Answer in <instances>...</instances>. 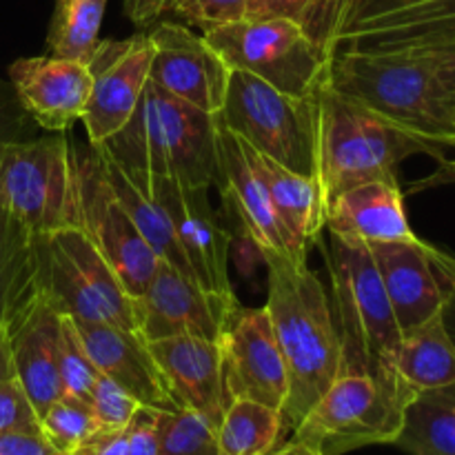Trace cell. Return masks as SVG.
Here are the masks:
<instances>
[{"mask_svg":"<svg viewBox=\"0 0 455 455\" xmlns=\"http://www.w3.org/2000/svg\"><path fill=\"white\" fill-rule=\"evenodd\" d=\"M89 407H92L93 418H96L98 427L107 431H120L127 429L132 418L136 416L138 409L142 407L132 394L109 380L107 376L98 373L93 389L87 398Z\"/></svg>","mask_w":455,"mask_h":455,"instance_id":"e575fe53","label":"cell"},{"mask_svg":"<svg viewBox=\"0 0 455 455\" xmlns=\"http://www.w3.org/2000/svg\"><path fill=\"white\" fill-rule=\"evenodd\" d=\"M129 455H158V411L140 407L127 425Z\"/></svg>","mask_w":455,"mask_h":455,"instance_id":"74e56055","label":"cell"},{"mask_svg":"<svg viewBox=\"0 0 455 455\" xmlns=\"http://www.w3.org/2000/svg\"><path fill=\"white\" fill-rule=\"evenodd\" d=\"M327 83L420 142L440 172L420 187L455 182V120L422 49L342 47L329 60Z\"/></svg>","mask_w":455,"mask_h":455,"instance_id":"6da1fadb","label":"cell"},{"mask_svg":"<svg viewBox=\"0 0 455 455\" xmlns=\"http://www.w3.org/2000/svg\"><path fill=\"white\" fill-rule=\"evenodd\" d=\"M315 180L327 204L369 180H398L404 158L427 154L398 127L338 93L327 78L315 89Z\"/></svg>","mask_w":455,"mask_h":455,"instance_id":"277c9868","label":"cell"},{"mask_svg":"<svg viewBox=\"0 0 455 455\" xmlns=\"http://www.w3.org/2000/svg\"><path fill=\"white\" fill-rule=\"evenodd\" d=\"M327 267L347 371L371 373L391 385H404L395 371L403 331L369 247L331 235Z\"/></svg>","mask_w":455,"mask_h":455,"instance_id":"5b68a950","label":"cell"},{"mask_svg":"<svg viewBox=\"0 0 455 455\" xmlns=\"http://www.w3.org/2000/svg\"><path fill=\"white\" fill-rule=\"evenodd\" d=\"M267 455H320V453L314 451V449H309L307 444L298 443V440L287 438L284 443H280L274 451Z\"/></svg>","mask_w":455,"mask_h":455,"instance_id":"bcb514c9","label":"cell"},{"mask_svg":"<svg viewBox=\"0 0 455 455\" xmlns=\"http://www.w3.org/2000/svg\"><path fill=\"white\" fill-rule=\"evenodd\" d=\"M453 120H455V109H453Z\"/></svg>","mask_w":455,"mask_h":455,"instance_id":"c3c4849f","label":"cell"},{"mask_svg":"<svg viewBox=\"0 0 455 455\" xmlns=\"http://www.w3.org/2000/svg\"><path fill=\"white\" fill-rule=\"evenodd\" d=\"M78 227L114 267L133 300L145 293L160 260L102 176L93 149L74 151Z\"/></svg>","mask_w":455,"mask_h":455,"instance_id":"8fae6325","label":"cell"},{"mask_svg":"<svg viewBox=\"0 0 455 455\" xmlns=\"http://www.w3.org/2000/svg\"><path fill=\"white\" fill-rule=\"evenodd\" d=\"M40 429L38 413L31 407L16 376L0 380V434Z\"/></svg>","mask_w":455,"mask_h":455,"instance_id":"8d00e7d4","label":"cell"},{"mask_svg":"<svg viewBox=\"0 0 455 455\" xmlns=\"http://www.w3.org/2000/svg\"><path fill=\"white\" fill-rule=\"evenodd\" d=\"M136 302V329L147 342L196 336L220 342L238 300L204 289L198 280L160 262Z\"/></svg>","mask_w":455,"mask_h":455,"instance_id":"4fadbf2b","label":"cell"},{"mask_svg":"<svg viewBox=\"0 0 455 455\" xmlns=\"http://www.w3.org/2000/svg\"><path fill=\"white\" fill-rule=\"evenodd\" d=\"M100 147L140 176L218 185L216 116L163 92L151 80L129 123Z\"/></svg>","mask_w":455,"mask_h":455,"instance_id":"3957f363","label":"cell"},{"mask_svg":"<svg viewBox=\"0 0 455 455\" xmlns=\"http://www.w3.org/2000/svg\"><path fill=\"white\" fill-rule=\"evenodd\" d=\"M360 0H249L244 18H291L331 58Z\"/></svg>","mask_w":455,"mask_h":455,"instance_id":"f1b7e54d","label":"cell"},{"mask_svg":"<svg viewBox=\"0 0 455 455\" xmlns=\"http://www.w3.org/2000/svg\"><path fill=\"white\" fill-rule=\"evenodd\" d=\"M158 455H218L216 427L191 409L158 411Z\"/></svg>","mask_w":455,"mask_h":455,"instance_id":"1f68e13d","label":"cell"},{"mask_svg":"<svg viewBox=\"0 0 455 455\" xmlns=\"http://www.w3.org/2000/svg\"><path fill=\"white\" fill-rule=\"evenodd\" d=\"M324 227L331 235L364 244L416 238L398 180H369L347 189L327 204Z\"/></svg>","mask_w":455,"mask_h":455,"instance_id":"603a6c76","label":"cell"},{"mask_svg":"<svg viewBox=\"0 0 455 455\" xmlns=\"http://www.w3.org/2000/svg\"><path fill=\"white\" fill-rule=\"evenodd\" d=\"M136 176L149 187L167 212L194 278L209 291L235 296L229 278V234L222 229L209 203V187L189 185L173 178Z\"/></svg>","mask_w":455,"mask_h":455,"instance_id":"5bb4252c","label":"cell"},{"mask_svg":"<svg viewBox=\"0 0 455 455\" xmlns=\"http://www.w3.org/2000/svg\"><path fill=\"white\" fill-rule=\"evenodd\" d=\"M413 395L409 387L391 385L371 373L345 371L320 395L289 438L320 455H342L369 444H394Z\"/></svg>","mask_w":455,"mask_h":455,"instance_id":"52a82bcc","label":"cell"},{"mask_svg":"<svg viewBox=\"0 0 455 455\" xmlns=\"http://www.w3.org/2000/svg\"><path fill=\"white\" fill-rule=\"evenodd\" d=\"M395 371L413 394L455 382V342L443 311L400 336Z\"/></svg>","mask_w":455,"mask_h":455,"instance_id":"4316f807","label":"cell"},{"mask_svg":"<svg viewBox=\"0 0 455 455\" xmlns=\"http://www.w3.org/2000/svg\"><path fill=\"white\" fill-rule=\"evenodd\" d=\"M69 455H129L127 429H98L92 438L84 440V443Z\"/></svg>","mask_w":455,"mask_h":455,"instance_id":"60d3db41","label":"cell"},{"mask_svg":"<svg viewBox=\"0 0 455 455\" xmlns=\"http://www.w3.org/2000/svg\"><path fill=\"white\" fill-rule=\"evenodd\" d=\"M38 296L36 235L0 209V323L12 329Z\"/></svg>","mask_w":455,"mask_h":455,"instance_id":"484cf974","label":"cell"},{"mask_svg":"<svg viewBox=\"0 0 455 455\" xmlns=\"http://www.w3.org/2000/svg\"><path fill=\"white\" fill-rule=\"evenodd\" d=\"M40 429L62 453L69 455L84 440L92 438L100 427H98L87 400L62 395L40 416Z\"/></svg>","mask_w":455,"mask_h":455,"instance_id":"d6a6232c","label":"cell"},{"mask_svg":"<svg viewBox=\"0 0 455 455\" xmlns=\"http://www.w3.org/2000/svg\"><path fill=\"white\" fill-rule=\"evenodd\" d=\"M218 138V189L225 203L238 213L240 222L247 229L249 238L260 253H280L293 260H305V253L298 251L271 204L265 180L249 158L247 145L235 133H231L216 118Z\"/></svg>","mask_w":455,"mask_h":455,"instance_id":"ac0fdd59","label":"cell"},{"mask_svg":"<svg viewBox=\"0 0 455 455\" xmlns=\"http://www.w3.org/2000/svg\"><path fill=\"white\" fill-rule=\"evenodd\" d=\"M167 4L169 0H132L124 4V9L136 25H151L156 18L167 12Z\"/></svg>","mask_w":455,"mask_h":455,"instance_id":"ee69618b","label":"cell"},{"mask_svg":"<svg viewBox=\"0 0 455 455\" xmlns=\"http://www.w3.org/2000/svg\"><path fill=\"white\" fill-rule=\"evenodd\" d=\"M251 149L289 172L315 178V98H293L265 80L231 69L225 105L216 116Z\"/></svg>","mask_w":455,"mask_h":455,"instance_id":"ba28073f","label":"cell"},{"mask_svg":"<svg viewBox=\"0 0 455 455\" xmlns=\"http://www.w3.org/2000/svg\"><path fill=\"white\" fill-rule=\"evenodd\" d=\"M13 376L12 364V338H9V327L0 323V380Z\"/></svg>","mask_w":455,"mask_h":455,"instance_id":"f6af8a7d","label":"cell"},{"mask_svg":"<svg viewBox=\"0 0 455 455\" xmlns=\"http://www.w3.org/2000/svg\"><path fill=\"white\" fill-rule=\"evenodd\" d=\"M247 151L253 167L258 169V173L265 180L280 225L284 227L298 251L307 253V244L311 240H318L320 231L324 229V220H327L318 180L289 172L287 167L267 158L265 154L251 149L249 145Z\"/></svg>","mask_w":455,"mask_h":455,"instance_id":"d4e9b609","label":"cell"},{"mask_svg":"<svg viewBox=\"0 0 455 455\" xmlns=\"http://www.w3.org/2000/svg\"><path fill=\"white\" fill-rule=\"evenodd\" d=\"M127 3H132V0H124V4H127Z\"/></svg>","mask_w":455,"mask_h":455,"instance_id":"7dc6e473","label":"cell"},{"mask_svg":"<svg viewBox=\"0 0 455 455\" xmlns=\"http://www.w3.org/2000/svg\"><path fill=\"white\" fill-rule=\"evenodd\" d=\"M422 52H427V56L434 62L435 80H438L449 105L455 109V36L429 44V47H422Z\"/></svg>","mask_w":455,"mask_h":455,"instance_id":"ab89813d","label":"cell"},{"mask_svg":"<svg viewBox=\"0 0 455 455\" xmlns=\"http://www.w3.org/2000/svg\"><path fill=\"white\" fill-rule=\"evenodd\" d=\"M0 455H67L62 453L43 429L9 431L0 434Z\"/></svg>","mask_w":455,"mask_h":455,"instance_id":"f35d334b","label":"cell"},{"mask_svg":"<svg viewBox=\"0 0 455 455\" xmlns=\"http://www.w3.org/2000/svg\"><path fill=\"white\" fill-rule=\"evenodd\" d=\"M38 291L58 314L136 329V302L80 227L36 235Z\"/></svg>","mask_w":455,"mask_h":455,"instance_id":"8992f818","label":"cell"},{"mask_svg":"<svg viewBox=\"0 0 455 455\" xmlns=\"http://www.w3.org/2000/svg\"><path fill=\"white\" fill-rule=\"evenodd\" d=\"M249 0H169L167 12L185 18L203 31L247 16Z\"/></svg>","mask_w":455,"mask_h":455,"instance_id":"d590c367","label":"cell"},{"mask_svg":"<svg viewBox=\"0 0 455 455\" xmlns=\"http://www.w3.org/2000/svg\"><path fill=\"white\" fill-rule=\"evenodd\" d=\"M74 324L98 373L123 387L142 407L156 409V411L178 409L160 373L158 363L140 333L109 323L74 320Z\"/></svg>","mask_w":455,"mask_h":455,"instance_id":"44dd1931","label":"cell"},{"mask_svg":"<svg viewBox=\"0 0 455 455\" xmlns=\"http://www.w3.org/2000/svg\"><path fill=\"white\" fill-rule=\"evenodd\" d=\"M434 256L440 271H443L444 280H447V300H444L443 307V320L449 336H451V340L455 342V256L443 251V249L438 247H434Z\"/></svg>","mask_w":455,"mask_h":455,"instance_id":"b9f144b4","label":"cell"},{"mask_svg":"<svg viewBox=\"0 0 455 455\" xmlns=\"http://www.w3.org/2000/svg\"><path fill=\"white\" fill-rule=\"evenodd\" d=\"M58 336L60 314L43 296L9 329L13 376L38 418L65 395L58 373Z\"/></svg>","mask_w":455,"mask_h":455,"instance_id":"7402d4cb","label":"cell"},{"mask_svg":"<svg viewBox=\"0 0 455 455\" xmlns=\"http://www.w3.org/2000/svg\"><path fill=\"white\" fill-rule=\"evenodd\" d=\"M394 444L409 455H455V382L409 400Z\"/></svg>","mask_w":455,"mask_h":455,"instance_id":"83f0119b","label":"cell"},{"mask_svg":"<svg viewBox=\"0 0 455 455\" xmlns=\"http://www.w3.org/2000/svg\"><path fill=\"white\" fill-rule=\"evenodd\" d=\"M400 331L418 327L443 311L447 280L434 256V244L416 238L369 243Z\"/></svg>","mask_w":455,"mask_h":455,"instance_id":"e0dca14e","label":"cell"},{"mask_svg":"<svg viewBox=\"0 0 455 455\" xmlns=\"http://www.w3.org/2000/svg\"><path fill=\"white\" fill-rule=\"evenodd\" d=\"M0 209L34 235L78 227L74 149L67 138L0 142Z\"/></svg>","mask_w":455,"mask_h":455,"instance_id":"30bf717a","label":"cell"},{"mask_svg":"<svg viewBox=\"0 0 455 455\" xmlns=\"http://www.w3.org/2000/svg\"><path fill=\"white\" fill-rule=\"evenodd\" d=\"M16 96L27 114L49 132H65L83 120L93 76L87 62L58 56L20 58L9 67Z\"/></svg>","mask_w":455,"mask_h":455,"instance_id":"d6986e66","label":"cell"},{"mask_svg":"<svg viewBox=\"0 0 455 455\" xmlns=\"http://www.w3.org/2000/svg\"><path fill=\"white\" fill-rule=\"evenodd\" d=\"M151 56L154 47L147 34L100 40L89 60L93 84L83 116L89 145H102L129 123L149 83Z\"/></svg>","mask_w":455,"mask_h":455,"instance_id":"9a60e30c","label":"cell"},{"mask_svg":"<svg viewBox=\"0 0 455 455\" xmlns=\"http://www.w3.org/2000/svg\"><path fill=\"white\" fill-rule=\"evenodd\" d=\"M218 455H267L284 443L283 413L253 400H234L216 429Z\"/></svg>","mask_w":455,"mask_h":455,"instance_id":"f546056e","label":"cell"},{"mask_svg":"<svg viewBox=\"0 0 455 455\" xmlns=\"http://www.w3.org/2000/svg\"><path fill=\"white\" fill-rule=\"evenodd\" d=\"M107 0H56L49 22V53L87 62L100 44V25Z\"/></svg>","mask_w":455,"mask_h":455,"instance_id":"4dcf8cb0","label":"cell"},{"mask_svg":"<svg viewBox=\"0 0 455 455\" xmlns=\"http://www.w3.org/2000/svg\"><path fill=\"white\" fill-rule=\"evenodd\" d=\"M147 36L154 47L151 83L204 114H220L231 69L212 44L176 22H160Z\"/></svg>","mask_w":455,"mask_h":455,"instance_id":"2e32d148","label":"cell"},{"mask_svg":"<svg viewBox=\"0 0 455 455\" xmlns=\"http://www.w3.org/2000/svg\"><path fill=\"white\" fill-rule=\"evenodd\" d=\"M147 345L176 407L191 409L218 429L227 409L220 345L196 336L164 338Z\"/></svg>","mask_w":455,"mask_h":455,"instance_id":"ffe728a7","label":"cell"},{"mask_svg":"<svg viewBox=\"0 0 455 455\" xmlns=\"http://www.w3.org/2000/svg\"><path fill=\"white\" fill-rule=\"evenodd\" d=\"M218 345L227 404L253 400L283 413L289 395L287 364L267 307L251 309L235 305Z\"/></svg>","mask_w":455,"mask_h":455,"instance_id":"7c38bea8","label":"cell"},{"mask_svg":"<svg viewBox=\"0 0 455 455\" xmlns=\"http://www.w3.org/2000/svg\"><path fill=\"white\" fill-rule=\"evenodd\" d=\"M269 274V311L275 340L287 364L289 395L283 409L284 440L302 418L347 371L331 302L305 260L260 253Z\"/></svg>","mask_w":455,"mask_h":455,"instance_id":"7a4b0ae2","label":"cell"},{"mask_svg":"<svg viewBox=\"0 0 455 455\" xmlns=\"http://www.w3.org/2000/svg\"><path fill=\"white\" fill-rule=\"evenodd\" d=\"M58 373L62 391L71 398L87 400L98 378V369L69 315L60 314V336H58Z\"/></svg>","mask_w":455,"mask_h":455,"instance_id":"836d02e7","label":"cell"},{"mask_svg":"<svg viewBox=\"0 0 455 455\" xmlns=\"http://www.w3.org/2000/svg\"><path fill=\"white\" fill-rule=\"evenodd\" d=\"M92 149L93 156H96L102 176L109 182L111 191H114L116 198L120 200L124 212L129 213L133 225L138 227L142 238L147 240L151 251L158 256L160 262H167V265H172L173 269H178L180 274L194 278V271H191L189 262H187L185 253H182L180 244H178L176 234H173L172 220H169L167 212H164L163 204L158 203V198L151 194L149 187H147L136 173L124 169L118 160L111 158L109 151L102 149L100 145H92Z\"/></svg>","mask_w":455,"mask_h":455,"instance_id":"cb8c5ba5","label":"cell"},{"mask_svg":"<svg viewBox=\"0 0 455 455\" xmlns=\"http://www.w3.org/2000/svg\"><path fill=\"white\" fill-rule=\"evenodd\" d=\"M422 3H431V0H360L358 9H355V16H354V20H351L349 27L360 25V22H364V20H371V18L385 16V13L400 12V9L416 7V4H422ZM349 27H347V31H349ZM342 38H345V36H342Z\"/></svg>","mask_w":455,"mask_h":455,"instance_id":"7bdbcfd3","label":"cell"},{"mask_svg":"<svg viewBox=\"0 0 455 455\" xmlns=\"http://www.w3.org/2000/svg\"><path fill=\"white\" fill-rule=\"evenodd\" d=\"M229 69L247 71L293 98L314 96L331 58L291 18H240L203 31Z\"/></svg>","mask_w":455,"mask_h":455,"instance_id":"9c48e42d","label":"cell"}]
</instances>
